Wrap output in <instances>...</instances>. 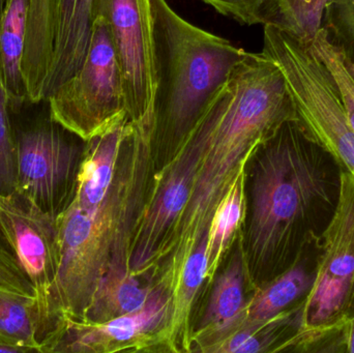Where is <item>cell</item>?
<instances>
[{
    "mask_svg": "<svg viewBox=\"0 0 354 353\" xmlns=\"http://www.w3.org/2000/svg\"><path fill=\"white\" fill-rule=\"evenodd\" d=\"M205 142L198 122L176 155L155 170L130 256L131 274L145 281L189 202Z\"/></svg>",
    "mask_w": 354,
    "mask_h": 353,
    "instance_id": "9c48e42d",
    "label": "cell"
},
{
    "mask_svg": "<svg viewBox=\"0 0 354 353\" xmlns=\"http://www.w3.org/2000/svg\"><path fill=\"white\" fill-rule=\"evenodd\" d=\"M0 285L23 294H35L33 286L23 273L10 251L0 247Z\"/></svg>",
    "mask_w": 354,
    "mask_h": 353,
    "instance_id": "4316f807",
    "label": "cell"
},
{
    "mask_svg": "<svg viewBox=\"0 0 354 353\" xmlns=\"http://www.w3.org/2000/svg\"><path fill=\"white\" fill-rule=\"evenodd\" d=\"M10 102L0 72V193L16 191V139L10 120Z\"/></svg>",
    "mask_w": 354,
    "mask_h": 353,
    "instance_id": "cb8c5ba5",
    "label": "cell"
},
{
    "mask_svg": "<svg viewBox=\"0 0 354 353\" xmlns=\"http://www.w3.org/2000/svg\"><path fill=\"white\" fill-rule=\"evenodd\" d=\"M29 0H6L0 16V72L10 109L27 101L23 57L28 26Z\"/></svg>",
    "mask_w": 354,
    "mask_h": 353,
    "instance_id": "e0dca14e",
    "label": "cell"
},
{
    "mask_svg": "<svg viewBox=\"0 0 354 353\" xmlns=\"http://www.w3.org/2000/svg\"><path fill=\"white\" fill-rule=\"evenodd\" d=\"M44 321L39 298L0 285V345L17 353H43Z\"/></svg>",
    "mask_w": 354,
    "mask_h": 353,
    "instance_id": "ac0fdd59",
    "label": "cell"
},
{
    "mask_svg": "<svg viewBox=\"0 0 354 353\" xmlns=\"http://www.w3.org/2000/svg\"><path fill=\"white\" fill-rule=\"evenodd\" d=\"M320 242L322 238L308 245L295 265L250 294L243 325L270 321L306 304L317 276Z\"/></svg>",
    "mask_w": 354,
    "mask_h": 353,
    "instance_id": "9a60e30c",
    "label": "cell"
},
{
    "mask_svg": "<svg viewBox=\"0 0 354 353\" xmlns=\"http://www.w3.org/2000/svg\"><path fill=\"white\" fill-rule=\"evenodd\" d=\"M330 2L332 0H266L261 10L262 25H272L311 45L324 28Z\"/></svg>",
    "mask_w": 354,
    "mask_h": 353,
    "instance_id": "7402d4cb",
    "label": "cell"
},
{
    "mask_svg": "<svg viewBox=\"0 0 354 353\" xmlns=\"http://www.w3.org/2000/svg\"><path fill=\"white\" fill-rule=\"evenodd\" d=\"M305 305L262 323H245L208 353H276L303 325Z\"/></svg>",
    "mask_w": 354,
    "mask_h": 353,
    "instance_id": "44dd1931",
    "label": "cell"
},
{
    "mask_svg": "<svg viewBox=\"0 0 354 353\" xmlns=\"http://www.w3.org/2000/svg\"><path fill=\"white\" fill-rule=\"evenodd\" d=\"M118 60L127 113L135 124H153L155 41L151 0H93Z\"/></svg>",
    "mask_w": 354,
    "mask_h": 353,
    "instance_id": "30bf717a",
    "label": "cell"
},
{
    "mask_svg": "<svg viewBox=\"0 0 354 353\" xmlns=\"http://www.w3.org/2000/svg\"><path fill=\"white\" fill-rule=\"evenodd\" d=\"M151 290L153 286L131 273L104 276L80 321L103 323L137 312L147 304Z\"/></svg>",
    "mask_w": 354,
    "mask_h": 353,
    "instance_id": "d6986e66",
    "label": "cell"
},
{
    "mask_svg": "<svg viewBox=\"0 0 354 353\" xmlns=\"http://www.w3.org/2000/svg\"><path fill=\"white\" fill-rule=\"evenodd\" d=\"M155 170L153 124L126 114L85 141L74 194L57 218L59 267L43 307L46 336L82 319L104 276L131 273Z\"/></svg>",
    "mask_w": 354,
    "mask_h": 353,
    "instance_id": "6da1fadb",
    "label": "cell"
},
{
    "mask_svg": "<svg viewBox=\"0 0 354 353\" xmlns=\"http://www.w3.org/2000/svg\"><path fill=\"white\" fill-rule=\"evenodd\" d=\"M270 57L284 76L299 122L354 176V131L328 66L295 37L277 43Z\"/></svg>",
    "mask_w": 354,
    "mask_h": 353,
    "instance_id": "8992f818",
    "label": "cell"
},
{
    "mask_svg": "<svg viewBox=\"0 0 354 353\" xmlns=\"http://www.w3.org/2000/svg\"><path fill=\"white\" fill-rule=\"evenodd\" d=\"M151 1L156 68L153 146L158 169L178 151L248 52L187 22L166 0Z\"/></svg>",
    "mask_w": 354,
    "mask_h": 353,
    "instance_id": "277c9868",
    "label": "cell"
},
{
    "mask_svg": "<svg viewBox=\"0 0 354 353\" xmlns=\"http://www.w3.org/2000/svg\"><path fill=\"white\" fill-rule=\"evenodd\" d=\"M0 238L33 286L43 314L59 267L57 220L17 194L0 193Z\"/></svg>",
    "mask_w": 354,
    "mask_h": 353,
    "instance_id": "7c38bea8",
    "label": "cell"
},
{
    "mask_svg": "<svg viewBox=\"0 0 354 353\" xmlns=\"http://www.w3.org/2000/svg\"><path fill=\"white\" fill-rule=\"evenodd\" d=\"M311 48L334 77L346 110L349 124L354 131V79L347 70L342 52L330 41L324 28L317 33L311 44Z\"/></svg>",
    "mask_w": 354,
    "mask_h": 353,
    "instance_id": "603a6c76",
    "label": "cell"
},
{
    "mask_svg": "<svg viewBox=\"0 0 354 353\" xmlns=\"http://www.w3.org/2000/svg\"><path fill=\"white\" fill-rule=\"evenodd\" d=\"M330 41L354 64V0H332L324 20Z\"/></svg>",
    "mask_w": 354,
    "mask_h": 353,
    "instance_id": "d4e9b609",
    "label": "cell"
},
{
    "mask_svg": "<svg viewBox=\"0 0 354 353\" xmlns=\"http://www.w3.org/2000/svg\"><path fill=\"white\" fill-rule=\"evenodd\" d=\"M93 0H52L51 66L46 99L78 70L93 29Z\"/></svg>",
    "mask_w": 354,
    "mask_h": 353,
    "instance_id": "5bb4252c",
    "label": "cell"
},
{
    "mask_svg": "<svg viewBox=\"0 0 354 353\" xmlns=\"http://www.w3.org/2000/svg\"><path fill=\"white\" fill-rule=\"evenodd\" d=\"M171 303L168 290L153 286L137 312L103 323L64 321L44 339L43 353L167 352Z\"/></svg>",
    "mask_w": 354,
    "mask_h": 353,
    "instance_id": "8fae6325",
    "label": "cell"
},
{
    "mask_svg": "<svg viewBox=\"0 0 354 353\" xmlns=\"http://www.w3.org/2000/svg\"><path fill=\"white\" fill-rule=\"evenodd\" d=\"M313 289L301 329L285 343L292 353L346 352L354 318V176L344 169L336 213L322 236Z\"/></svg>",
    "mask_w": 354,
    "mask_h": 353,
    "instance_id": "5b68a950",
    "label": "cell"
},
{
    "mask_svg": "<svg viewBox=\"0 0 354 353\" xmlns=\"http://www.w3.org/2000/svg\"><path fill=\"white\" fill-rule=\"evenodd\" d=\"M216 12L241 24H262L261 10L266 0H202Z\"/></svg>",
    "mask_w": 354,
    "mask_h": 353,
    "instance_id": "484cf974",
    "label": "cell"
},
{
    "mask_svg": "<svg viewBox=\"0 0 354 353\" xmlns=\"http://www.w3.org/2000/svg\"><path fill=\"white\" fill-rule=\"evenodd\" d=\"M292 118L297 110L280 68L263 52L247 53L200 118L205 147L189 202L151 271L156 285L174 294L185 261L208 233L239 172L255 149Z\"/></svg>",
    "mask_w": 354,
    "mask_h": 353,
    "instance_id": "3957f363",
    "label": "cell"
},
{
    "mask_svg": "<svg viewBox=\"0 0 354 353\" xmlns=\"http://www.w3.org/2000/svg\"><path fill=\"white\" fill-rule=\"evenodd\" d=\"M207 236L201 238L185 261L172 296L169 325L166 332L167 352H191L194 312L207 273Z\"/></svg>",
    "mask_w": 354,
    "mask_h": 353,
    "instance_id": "2e32d148",
    "label": "cell"
},
{
    "mask_svg": "<svg viewBox=\"0 0 354 353\" xmlns=\"http://www.w3.org/2000/svg\"><path fill=\"white\" fill-rule=\"evenodd\" d=\"M245 168L239 172L212 217L207 236L205 287H209L214 276L220 271L225 256L228 254L245 222L247 211Z\"/></svg>",
    "mask_w": 354,
    "mask_h": 353,
    "instance_id": "ffe728a7",
    "label": "cell"
},
{
    "mask_svg": "<svg viewBox=\"0 0 354 353\" xmlns=\"http://www.w3.org/2000/svg\"><path fill=\"white\" fill-rule=\"evenodd\" d=\"M0 352L17 353L16 350H12V348L3 345H0Z\"/></svg>",
    "mask_w": 354,
    "mask_h": 353,
    "instance_id": "f1b7e54d",
    "label": "cell"
},
{
    "mask_svg": "<svg viewBox=\"0 0 354 353\" xmlns=\"http://www.w3.org/2000/svg\"><path fill=\"white\" fill-rule=\"evenodd\" d=\"M348 353H354V318L351 323V338H349Z\"/></svg>",
    "mask_w": 354,
    "mask_h": 353,
    "instance_id": "83f0119b",
    "label": "cell"
},
{
    "mask_svg": "<svg viewBox=\"0 0 354 353\" xmlns=\"http://www.w3.org/2000/svg\"><path fill=\"white\" fill-rule=\"evenodd\" d=\"M15 194L57 220L74 194L85 141L51 118L15 133Z\"/></svg>",
    "mask_w": 354,
    "mask_h": 353,
    "instance_id": "ba28073f",
    "label": "cell"
},
{
    "mask_svg": "<svg viewBox=\"0 0 354 353\" xmlns=\"http://www.w3.org/2000/svg\"><path fill=\"white\" fill-rule=\"evenodd\" d=\"M210 286L203 314L194 323L191 352L208 353L245 323L249 300L245 289H249V285L239 233L228 263L216 273Z\"/></svg>",
    "mask_w": 354,
    "mask_h": 353,
    "instance_id": "4fadbf2b",
    "label": "cell"
},
{
    "mask_svg": "<svg viewBox=\"0 0 354 353\" xmlns=\"http://www.w3.org/2000/svg\"><path fill=\"white\" fill-rule=\"evenodd\" d=\"M343 171L297 117L255 149L245 168L247 211L239 231L250 294L322 238L340 201Z\"/></svg>",
    "mask_w": 354,
    "mask_h": 353,
    "instance_id": "7a4b0ae2",
    "label": "cell"
},
{
    "mask_svg": "<svg viewBox=\"0 0 354 353\" xmlns=\"http://www.w3.org/2000/svg\"><path fill=\"white\" fill-rule=\"evenodd\" d=\"M46 101L50 118L84 141L128 114L118 60L103 20L93 19L80 68Z\"/></svg>",
    "mask_w": 354,
    "mask_h": 353,
    "instance_id": "52a82bcc",
    "label": "cell"
}]
</instances>
